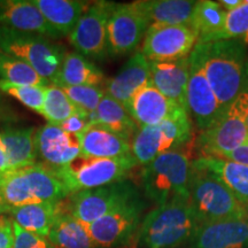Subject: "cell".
<instances>
[{
    "label": "cell",
    "mask_w": 248,
    "mask_h": 248,
    "mask_svg": "<svg viewBox=\"0 0 248 248\" xmlns=\"http://www.w3.org/2000/svg\"><path fill=\"white\" fill-rule=\"evenodd\" d=\"M105 82L104 73L88 58L77 52H67L53 84L59 86H99Z\"/></svg>",
    "instance_id": "obj_27"
},
{
    "label": "cell",
    "mask_w": 248,
    "mask_h": 248,
    "mask_svg": "<svg viewBox=\"0 0 248 248\" xmlns=\"http://www.w3.org/2000/svg\"><path fill=\"white\" fill-rule=\"evenodd\" d=\"M245 207H246V209H247V212H248V204H246V206H245Z\"/></svg>",
    "instance_id": "obj_49"
},
{
    "label": "cell",
    "mask_w": 248,
    "mask_h": 248,
    "mask_svg": "<svg viewBox=\"0 0 248 248\" xmlns=\"http://www.w3.org/2000/svg\"><path fill=\"white\" fill-rule=\"evenodd\" d=\"M137 166L138 162L131 153L110 159L89 157L80 154L66 166L52 168L66 185L69 194H74L126 181L130 171Z\"/></svg>",
    "instance_id": "obj_4"
},
{
    "label": "cell",
    "mask_w": 248,
    "mask_h": 248,
    "mask_svg": "<svg viewBox=\"0 0 248 248\" xmlns=\"http://www.w3.org/2000/svg\"><path fill=\"white\" fill-rule=\"evenodd\" d=\"M82 155L110 159L131 153V141L98 123H91L80 133Z\"/></svg>",
    "instance_id": "obj_20"
},
{
    "label": "cell",
    "mask_w": 248,
    "mask_h": 248,
    "mask_svg": "<svg viewBox=\"0 0 248 248\" xmlns=\"http://www.w3.org/2000/svg\"><path fill=\"white\" fill-rule=\"evenodd\" d=\"M190 164L188 156L183 152H167L159 155L140 171L145 197L156 206L175 198H190Z\"/></svg>",
    "instance_id": "obj_5"
},
{
    "label": "cell",
    "mask_w": 248,
    "mask_h": 248,
    "mask_svg": "<svg viewBox=\"0 0 248 248\" xmlns=\"http://www.w3.org/2000/svg\"><path fill=\"white\" fill-rule=\"evenodd\" d=\"M247 144H248V140H247Z\"/></svg>",
    "instance_id": "obj_50"
},
{
    "label": "cell",
    "mask_w": 248,
    "mask_h": 248,
    "mask_svg": "<svg viewBox=\"0 0 248 248\" xmlns=\"http://www.w3.org/2000/svg\"><path fill=\"white\" fill-rule=\"evenodd\" d=\"M0 91L17 99L24 106L43 116L46 86L18 85L0 79Z\"/></svg>",
    "instance_id": "obj_37"
},
{
    "label": "cell",
    "mask_w": 248,
    "mask_h": 248,
    "mask_svg": "<svg viewBox=\"0 0 248 248\" xmlns=\"http://www.w3.org/2000/svg\"><path fill=\"white\" fill-rule=\"evenodd\" d=\"M77 108L66 92L59 85L49 84L46 86L44 107H43V116L47 120L49 124L59 125L63 121L69 119L76 113Z\"/></svg>",
    "instance_id": "obj_35"
},
{
    "label": "cell",
    "mask_w": 248,
    "mask_h": 248,
    "mask_svg": "<svg viewBox=\"0 0 248 248\" xmlns=\"http://www.w3.org/2000/svg\"><path fill=\"white\" fill-rule=\"evenodd\" d=\"M198 43L191 26L151 24L141 44V53L150 62L177 61L190 57Z\"/></svg>",
    "instance_id": "obj_11"
},
{
    "label": "cell",
    "mask_w": 248,
    "mask_h": 248,
    "mask_svg": "<svg viewBox=\"0 0 248 248\" xmlns=\"http://www.w3.org/2000/svg\"><path fill=\"white\" fill-rule=\"evenodd\" d=\"M248 93L241 94L222 111L208 129L201 131L195 145L200 156L222 157L248 140Z\"/></svg>",
    "instance_id": "obj_7"
},
{
    "label": "cell",
    "mask_w": 248,
    "mask_h": 248,
    "mask_svg": "<svg viewBox=\"0 0 248 248\" xmlns=\"http://www.w3.org/2000/svg\"><path fill=\"white\" fill-rule=\"evenodd\" d=\"M150 26V20L133 2H114L107 23L108 57H124L133 53L142 43Z\"/></svg>",
    "instance_id": "obj_12"
},
{
    "label": "cell",
    "mask_w": 248,
    "mask_h": 248,
    "mask_svg": "<svg viewBox=\"0 0 248 248\" xmlns=\"http://www.w3.org/2000/svg\"><path fill=\"white\" fill-rule=\"evenodd\" d=\"M225 16L226 11L222 8L219 2L209 0L195 2L190 26L198 35L197 44L208 43L210 37L221 30Z\"/></svg>",
    "instance_id": "obj_31"
},
{
    "label": "cell",
    "mask_w": 248,
    "mask_h": 248,
    "mask_svg": "<svg viewBox=\"0 0 248 248\" xmlns=\"http://www.w3.org/2000/svg\"><path fill=\"white\" fill-rule=\"evenodd\" d=\"M145 208L146 202L139 194L90 224L88 229L95 245L99 248H117L128 245L141 224Z\"/></svg>",
    "instance_id": "obj_9"
},
{
    "label": "cell",
    "mask_w": 248,
    "mask_h": 248,
    "mask_svg": "<svg viewBox=\"0 0 248 248\" xmlns=\"http://www.w3.org/2000/svg\"><path fill=\"white\" fill-rule=\"evenodd\" d=\"M32 2L60 37H68L73 32L90 5L79 0H32Z\"/></svg>",
    "instance_id": "obj_24"
},
{
    "label": "cell",
    "mask_w": 248,
    "mask_h": 248,
    "mask_svg": "<svg viewBox=\"0 0 248 248\" xmlns=\"http://www.w3.org/2000/svg\"><path fill=\"white\" fill-rule=\"evenodd\" d=\"M193 51L199 58L222 111L241 94L248 93V49L241 40L197 44Z\"/></svg>",
    "instance_id": "obj_1"
},
{
    "label": "cell",
    "mask_w": 248,
    "mask_h": 248,
    "mask_svg": "<svg viewBox=\"0 0 248 248\" xmlns=\"http://www.w3.org/2000/svg\"><path fill=\"white\" fill-rule=\"evenodd\" d=\"M66 92L68 98L78 109L86 113L94 114L98 105L100 104L106 92L99 86L91 85H78V86H60Z\"/></svg>",
    "instance_id": "obj_38"
},
{
    "label": "cell",
    "mask_w": 248,
    "mask_h": 248,
    "mask_svg": "<svg viewBox=\"0 0 248 248\" xmlns=\"http://www.w3.org/2000/svg\"><path fill=\"white\" fill-rule=\"evenodd\" d=\"M162 138V154L181 152L192 139V121L188 110L178 107L159 124Z\"/></svg>",
    "instance_id": "obj_30"
},
{
    "label": "cell",
    "mask_w": 248,
    "mask_h": 248,
    "mask_svg": "<svg viewBox=\"0 0 248 248\" xmlns=\"http://www.w3.org/2000/svg\"><path fill=\"white\" fill-rule=\"evenodd\" d=\"M1 91H0V119L4 116H7L6 115V107L4 105V99H2V94H1Z\"/></svg>",
    "instance_id": "obj_46"
},
{
    "label": "cell",
    "mask_w": 248,
    "mask_h": 248,
    "mask_svg": "<svg viewBox=\"0 0 248 248\" xmlns=\"http://www.w3.org/2000/svg\"><path fill=\"white\" fill-rule=\"evenodd\" d=\"M0 79L18 85L47 86L51 84L26 62L7 54L1 49H0Z\"/></svg>",
    "instance_id": "obj_33"
},
{
    "label": "cell",
    "mask_w": 248,
    "mask_h": 248,
    "mask_svg": "<svg viewBox=\"0 0 248 248\" xmlns=\"http://www.w3.org/2000/svg\"><path fill=\"white\" fill-rule=\"evenodd\" d=\"M33 126H2L1 137L7 154L9 170H20L37 163Z\"/></svg>",
    "instance_id": "obj_21"
},
{
    "label": "cell",
    "mask_w": 248,
    "mask_h": 248,
    "mask_svg": "<svg viewBox=\"0 0 248 248\" xmlns=\"http://www.w3.org/2000/svg\"><path fill=\"white\" fill-rule=\"evenodd\" d=\"M188 248H248V216L202 224Z\"/></svg>",
    "instance_id": "obj_15"
},
{
    "label": "cell",
    "mask_w": 248,
    "mask_h": 248,
    "mask_svg": "<svg viewBox=\"0 0 248 248\" xmlns=\"http://www.w3.org/2000/svg\"><path fill=\"white\" fill-rule=\"evenodd\" d=\"M9 167H8V160H7V154H6V148H5V144L4 140H2L1 133H0V177L6 171H8Z\"/></svg>",
    "instance_id": "obj_43"
},
{
    "label": "cell",
    "mask_w": 248,
    "mask_h": 248,
    "mask_svg": "<svg viewBox=\"0 0 248 248\" xmlns=\"http://www.w3.org/2000/svg\"><path fill=\"white\" fill-rule=\"evenodd\" d=\"M188 194L200 225L248 216L246 207L221 179L194 160L190 164Z\"/></svg>",
    "instance_id": "obj_3"
},
{
    "label": "cell",
    "mask_w": 248,
    "mask_h": 248,
    "mask_svg": "<svg viewBox=\"0 0 248 248\" xmlns=\"http://www.w3.org/2000/svg\"><path fill=\"white\" fill-rule=\"evenodd\" d=\"M47 238L54 248H99L90 234L88 225L68 213L62 201Z\"/></svg>",
    "instance_id": "obj_22"
},
{
    "label": "cell",
    "mask_w": 248,
    "mask_h": 248,
    "mask_svg": "<svg viewBox=\"0 0 248 248\" xmlns=\"http://www.w3.org/2000/svg\"><path fill=\"white\" fill-rule=\"evenodd\" d=\"M114 2L97 1L90 4L75 29L68 36L77 53L92 60L102 61L108 57L107 23Z\"/></svg>",
    "instance_id": "obj_10"
},
{
    "label": "cell",
    "mask_w": 248,
    "mask_h": 248,
    "mask_svg": "<svg viewBox=\"0 0 248 248\" xmlns=\"http://www.w3.org/2000/svg\"><path fill=\"white\" fill-rule=\"evenodd\" d=\"M199 226L190 198H175L144 217L138 244L141 248H177L190 243Z\"/></svg>",
    "instance_id": "obj_2"
},
{
    "label": "cell",
    "mask_w": 248,
    "mask_h": 248,
    "mask_svg": "<svg viewBox=\"0 0 248 248\" xmlns=\"http://www.w3.org/2000/svg\"><path fill=\"white\" fill-rule=\"evenodd\" d=\"M11 207L8 206L7 203L5 202L4 198H2L1 193H0V216L1 215H5V214H8L9 212H11Z\"/></svg>",
    "instance_id": "obj_45"
},
{
    "label": "cell",
    "mask_w": 248,
    "mask_h": 248,
    "mask_svg": "<svg viewBox=\"0 0 248 248\" xmlns=\"http://www.w3.org/2000/svg\"><path fill=\"white\" fill-rule=\"evenodd\" d=\"M131 154L138 166H147L162 154V138L159 125L139 128L131 140Z\"/></svg>",
    "instance_id": "obj_34"
},
{
    "label": "cell",
    "mask_w": 248,
    "mask_h": 248,
    "mask_svg": "<svg viewBox=\"0 0 248 248\" xmlns=\"http://www.w3.org/2000/svg\"><path fill=\"white\" fill-rule=\"evenodd\" d=\"M14 248H54L48 238L23 230L13 222Z\"/></svg>",
    "instance_id": "obj_39"
},
{
    "label": "cell",
    "mask_w": 248,
    "mask_h": 248,
    "mask_svg": "<svg viewBox=\"0 0 248 248\" xmlns=\"http://www.w3.org/2000/svg\"><path fill=\"white\" fill-rule=\"evenodd\" d=\"M243 4V1L241 0H221L219 1V5L222 6V8L226 9V12H230V11H233L237 7H239V6Z\"/></svg>",
    "instance_id": "obj_44"
},
{
    "label": "cell",
    "mask_w": 248,
    "mask_h": 248,
    "mask_svg": "<svg viewBox=\"0 0 248 248\" xmlns=\"http://www.w3.org/2000/svg\"><path fill=\"white\" fill-rule=\"evenodd\" d=\"M178 107L181 106L164 97L152 82L139 89L125 106L138 128L159 125Z\"/></svg>",
    "instance_id": "obj_18"
},
{
    "label": "cell",
    "mask_w": 248,
    "mask_h": 248,
    "mask_svg": "<svg viewBox=\"0 0 248 248\" xmlns=\"http://www.w3.org/2000/svg\"><path fill=\"white\" fill-rule=\"evenodd\" d=\"M0 193L11 208L40 202L31 192L22 169L8 170L0 177Z\"/></svg>",
    "instance_id": "obj_32"
},
{
    "label": "cell",
    "mask_w": 248,
    "mask_h": 248,
    "mask_svg": "<svg viewBox=\"0 0 248 248\" xmlns=\"http://www.w3.org/2000/svg\"><path fill=\"white\" fill-rule=\"evenodd\" d=\"M0 26L49 39L61 38L32 0H0Z\"/></svg>",
    "instance_id": "obj_16"
},
{
    "label": "cell",
    "mask_w": 248,
    "mask_h": 248,
    "mask_svg": "<svg viewBox=\"0 0 248 248\" xmlns=\"http://www.w3.org/2000/svg\"><path fill=\"white\" fill-rule=\"evenodd\" d=\"M93 123H98L110 131L129 139L130 141L138 131V125L129 115L126 108L121 102L105 94L94 111Z\"/></svg>",
    "instance_id": "obj_29"
},
{
    "label": "cell",
    "mask_w": 248,
    "mask_h": 248,
    "mask_svg": "<svg viewBox=\"0 0 248 248\" xmlns=\"http://www.w3.org/2000/svg\"><path fill=\"white\" fill-rule=\"evenodd\" d=\"M151 82V63L141 52H136L115 76L105 80V92L124 107L135 93Z\"/></svg>",
    "instance_id": "obj_17"
},
{
    "label": "cell",
    "mask_w": 248,
    "mask_h": 248,
    "mask_svg": "<svg viewBox=\"0 0 248 248\" xmlns=\"http://www.w3.org/2000/svg\"><path fill=\"white\" fill-rule=\"evenodd\" d=\"M212 171L244 206L248 204V167L214 156H200L194 160Z\"/></svg>",
    "instance_id": "obj_25"
},
{
    "label": "cell",
    "mask_w": 248,
    "mask_h": 248,
    "mask_svg": "<svg viewBox=\"0 0 248 248\" xmlns=\"http://www.w3.org/2000/svg\"><path fill=\"white\" fill-rule=\"evenodd\" d=\"M37 155L43 163L58 167L66 166L82 154L80 135L62 130L54 124H45L36 130Z\"/></svg>",
    "instance_id": "obj_14"
},
{
    "label": "cell",
    "mask_w": 248,
    "mask_h": 248,
    "mask_svg": "<svg viewBox=\"0 0 248 248\" xmlns=\"http://www.w3.org/2000/svg\"><path fill=\"white\" fill-rule=\"evenodd\" d=\"M248 32V2L245 0L239 7L226 12L225 21L221 30L210 37L208 43L217 40H233L241 38Z\"/></svg>",
    "instance_id": "obj_36"
},
{
    "label": "cell",
    "mask_w": 248,
    "mask_h": 248,
    "mask_svg": "<svg viewBox=\"0 0 248 248\" xmlns=\"http://www.w3.org/2000/svg\"><path fill=\"white\" fill-rule=\"evenodd\" d=\"M32 194L40 202H61L69 197L66 185L48 164L37 162L22 169Z\"/></svg>",
    "instance_id": "obj_26"
},
{
    "label": "cell",
    "mask_w": 248,
    "mask_h": 248,
    "mask_svg": "<svg viewBox=\"0 0 248 248\" xmlns=\"http://www.w3.org/2000/svg\"><path fill=\"white\" fill-rule=\"evenodd\" d=\"M195 2L192 0H141L133 4L151 24L190 26Z\"/></svg>",
    "instance_id": "obj_23"
},
{
    "label": "cell",
    "mask_w": 248,
    "mask_h": 248,
    "mask_svg": "<svg viewBox=\"0 0 248 248\" xmlns=\"http://www.w3.org/2000/svg\"><path fill=\"white\" fill-rule=\"evenodd\" d=\"M59 212L60 202H38L12 208L9 214L23 230L47 238Z\"/></svg>",
    "instance_id": "obj_28"
},
{
    "label": "cell",
    "mask_w": 248,
    "mask_h": 248,
    "mask_svg": "<svg viewBox=\"0 0 248 248\" xmlns=\"http://www.w3.org/2000/svg\"><path fill=\"white\" fill-rule=\"evenodd\" d=\"M0 248H14L13 219L5 215L0 216Z\"/></svg>",
    "instance_id": "obj_41"
},
{
    "label": "cell",
    "mask_w": 248,
    "mask_h": 248,
    "mask_svg": "<svg viewBox=\"0 0 248 248\" xmlns=\"http://www.w3.org/2000/svg\"><path fill=\"white\" fill-rule=\"evenodd\" d=\"M150 63L152 84L164 97L188 110L186 92L190 76V57L177 61Z\"/></svg>",
    "instance_id": "obj_19"
},
{
    "label": "cell",
    "mask_w": 248,
    "mask_h": 248,
    "mask_svg": "<svg viewBox=\"0 0 248 248\" xmlns=\"http://www.w3.org/2000/svg\"><path fill=\"white\" fill-rule=\"evenodd\" d=\"M221 159H225L248 167V144L246 142V144L241 145L240 147L235 148L234 151L230 152V153L224 154Z\"/></svg>",
    "instance_id": "obj_42"
},
{
    "label": "cell",
    "mask_w": 248,
    "mask_h": 248,
    "mask_svg": "<svg viewBox=\"0 0 248 248\" xmlns=\"http://www.w3.org/2000/svg\"><path fill=\"white\" fill-rule=\"evenodd\" d=\"M0 49L20 59L49 83L57 80L66 49L47 37L0 26Z\"/></svg>",
    "instance_id": "obj_6"
},
{
    "label": "cell",
    "mask_w": 248,
    "mask_h": 248,
    "mask_svg": "<svg viewBox=\"0 0 248 248\" xmlns=\"http://www.w3.org/2000/svg\"><path fill=\"white\" fill-rule=\"evenodd\" d=\"M93 120H94V114L91 115V114L86 113L84 110L77 109L74 115H71L69 119L63 121L58 126H60L62 130H64L67 132L80 135V133L88 128L90 124L93 123Z\"/></svg>",
    "instance_id": "obj_40"
},
{
    "label": "cell",
    "mask_w": 248,
    "mask_h": 248,
    "mask_svg": "<svg viewBox=\"0 0 248 248\" xmlns=\"http://www.w3.org/2000/svg\"><path fill=\"white\" fill-rule=\"evenodd\" d=\"M139 194L132 182L122 181L70 194L62 204L76 219L89 226Z\"/></svg>",
    "instance_id": "obj_8"
},
{
    "label": "cell",
    "mask_w": 248,
    "mask_h": 248,
    "mask_svg": "<svg viewBox=\"0 0 248 248\" xmlns=\"http://www.w3.org/2000/svg\"><path fill=\"white\" fill-rule=\"evenodd\" d=\"M241 42H243L244 43V44L245 45H248V32L246 33V35H245V37H244V38L243 39H241Z\"/></svg>",
    "instance_id": "obj_47"
},
{
    "label": "cell",
    "mask_w": 248,
    "mask_h": 248,
    "mask_svg": "<svg viewBox=\"0 0 248 248\" xmlns=\"http://www.w3.org/2000/svg\"><path fill=\"white\" fill-rule=\"evenodd\" d=\"M186 100L190 116L193 117L195 125L200 132L208 129L222 113L215 93L194 51L190 54V76Z\"/></svg>",
    "instance_id": "obj_13"
},
{
    "label": "cell",
    "mask_w": 248,
    "mask_h": 248,
    "mask_svg": "<svg viewBox=\"0 0 248 248\" xmlns=\"http://www.w3.org/2000/svg\"><path fill=\"white\" fill-rule=\"evenodd\" d=\"M246 124H247V129H248V116H247V122H246Z\"/></svg>",
    "instance_id": "obj_48"
}]
</instances>
